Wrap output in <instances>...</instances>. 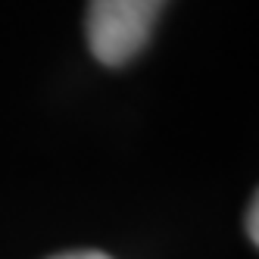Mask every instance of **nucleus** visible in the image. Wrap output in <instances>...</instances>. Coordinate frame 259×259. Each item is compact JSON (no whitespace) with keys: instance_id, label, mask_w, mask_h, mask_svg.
<instances>
[{"instance_id":"1","label":"nucleus","mask_w":259,"mask_h":259,"mask_svg":"<svg viewBox=\"0 0 259 259\" xmlns=\"http://www.w3.org/2000/svg\"><path fill=\"white\" fill-rule=\"evenodd\" d=\"M165 0H88L84 34L103 66H125L147 47Z\"/></svg>"},{"instance_id":"2","label":"nucleus","mask_w":259,"mask_h":259,"mask_svg":"<svg viewBox=\"0 0 259 259\" xmlns=\"http://www.w3.org/2000/svg\"><path fill=\"white\" fill-rule=\"evenodd\" d=\"M247 234H250L253 244L259 247V191H256V197L250 203V212H247Z\"/></svg>"},{"instance_id":"3","label":"nucleus","mask_w":259,"mask_h":259,"mask_svg":"<svg viewBox=\"0 0 259 259\" xmlns=\"http://www.w3.org/2000/svg\"><path fill=\"white\" fill-rule=\"evenodd\" d=\"M53 259H109V256L97 253V250H78V253H63V256H53Z\"/></svg>"}]
</instances>
